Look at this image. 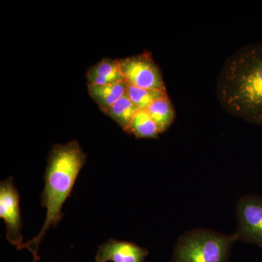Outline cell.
<instances>
[{"label": "cell", "instance_id": "cell-1", "mask_svg": "<svg viewBox=\"0 0 262 262\" xmlns=\"http://www.w3.org/2000/svg\"><path fill=\"white\" fill-rule=\"evenodd\" d=\"M215 92L226 112L262 126V42L246 45L227 58Z\"/></svg>", "mask_w": 262, "mask_h": 262}, {"label": "cell", "instance_id": "cell-2", "mask_svg": "<svg viewBox=\"0 0 262 262\" xmlns=\"http://www.w3.org/2000/svg\"><path fill=\"white\" fill-rule=\"evenodd\" d=\"M87 155L77 141L56 144L52 148L45 174V187L41 203L47 209L46 221L35 237L24 243L20 249L27 248L32 253L34 261L38 262L39 244L52 226L56 227L63 218L62 207L70 196L76 180L84 166Z\"/></svg>", "mask_w": 262, "mask_h": 262}, {"label": "cell", "instance_id": "cell-3", "mask_svg": "<svg viewBox=\"0 0 262 262\" xmlns=\"http://www.w3.org/2000/svg\"><path fill=\"white\" fill-rule=\"evenodd\" d=\"M237 237L208 229L184 234L174 248L171 262H227Z\"/></svg>", "mask_w": 262, "mask_h": 262}, {"label": "cell", "instance_id": "cell-4", "mask_svg": "<svg viewBox=\"0 0 262 262\" xmlns=\"http://www.w3.org/2000/svg\"><path fill=\"white\" fill-rule=\"evenodd\" d=\"M124 81L139 89L166 93L163 75L149 53L117 60Z\"/></svg>", "mask_w": 262, "mask_h": 262}, {"label": "cell", "instance_id": "cell-5", "mask_svg": "<svg viewBox=\"0 0 262 262\" xmlns=\"http://www.w3.org/2000/svg\"><path fill=\"white\" fill-rule=\"evenodd\" d=\"M0 217L6 225L7 239L19 250L24 244L21 215L18 190L12 178L0 184Z\"/></svg>", "mask_w": 262, "mask_h": 262}, {"label": "cell", "instance_id": "cell-6", "mask_svg": "<svg viewBox=\"0 0 262 262\" xmlns=\"http://www.w3.org/2000/svg\"><path fill=\"white\" fill-rule=\"evenodd\" d=\"M238 227L234 234L237 239L262 247V199L247 195L239 200L237 206Z\"/></svg>", "mask_w": 262, "mask_h": 262}, {"label": "cell", "instance_id": "cell-7", "mask_svg": "<svg viewBox=\"0 0 262 262\" xmlns=\"http://www.w3.org/2000/svg\"><path fill=\"white\" fill-rule=\"evenodd\" d=\"M149 251L132 242L110 239L101 244L96 253V262H145Z\"/></svg>", "mask_w": 262, "mask_h": 262}, {"label": "cell", "instance_id": "cell-8", "mask_svg": "<svg viewBox=\"0 0 262 262\" xmlns=\"http://www.w3.org/2000/svg\"><path fill=\"white\" fill-rule=\"evenodd\" d=\"M127 87L128 84L124 80L102 85H88L90 96L103 113L126 94Z\"/></svg>", "mask_w": 262, "mask_h": 262}, {"label": "cell", "instance_id": "cell-9", "mask_svg": "<svg viewBox=\"0 0 262 262\" xmlns=\"http://www.w3.org/2000/svg\"><path fill=\"white\" fill-rule=\"evenodd\" d=\"M88 83L102 85L123 81V76L117 60L105 58L93 66L88 71Z\"/></svg>", "mask_w": 262, "mask_h": 262}, {"label": "cell", "instance_id": "cell-10", "mask_svg": "<svg viewBox=\"0 0 262 262\" xmlns=\"http://www.w3.org/2000/svg\"><path fill=\"white\" fill-rule=\"evenodd\" d=\"M146 111L156 124L160 134L168 130L176 117L175 110L168 96L151 103Z\"/></svg>", "mask_w": 262, "mask_h": 262}, {"label": "cell", "instance_id": "cell-11", "mask_svg": "<svg viewBox=\"0 0 262 262\" xmlns=\"http://www.w3.org/2000/svg\"><path fill=\"white\" fill-rule=\"evenodd\" d=\"M139 110L125 94L103 113L116 122L122 130L127 133L133 118Z\"/></svg>", "mask_w": 262, "mask_h": 262}, {"label": "cell", "instance_id": "cell-12", "mask_svg": "<svg viewBox=\"0 0 262 262\" xmlns=\"http://www.w3.org/2000/svg\"><path fill=\"white\" fill-rule=\"evenodd\" d=\"M127 134L138 139H155L159 135L156 124L146 110H139L133 118Z\"/></svg>", "mask_w": 262, "mask_h": 262}, {"label": "cell", "instance_id": "cell-13", "mask_svg": "<svg viewBox=\"0 0 262 262\" xmlns=\"http://www.w3.org/2000/svg\"><path fill=\"white\" fill-rule=\"evenodd\" d=\"M127 96L139 110H146L156 100L167 97V93L155 90L139 89L135 86L127 87Z\"/></svg>", "mask_w": 262, "mask_h": 262}]
</instances>
